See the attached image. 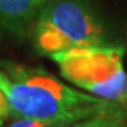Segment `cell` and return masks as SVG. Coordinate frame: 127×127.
Returning <instances> with one entry per match:
<instances>
[{"label": "cell", "mask_w": 127, "mask_h": 127, "mask_svg": "<svg viewBox=\"0 0 127 127\" xmlns=\"http://www.w3.org/2000/svg\"><path fill=\"white\" fill-rule=\"evenodd\" d=\"M9 72L10 75L0 72V91L7 97L10 114L17 119L28 117L61 126L124 107L82 93L42 69L14 65Z\"/></svg>", "instance_id": "6da1fadb"}, {"label": "cell", "mask_w": 127, "mask_h": 127, "mask_svg": "<svg viewBox=\"0 0 127 127\" xmlns=\"http://www.w3.org/2000/svg\"><path fill=\"white\" fill-rule=\"evenodd\" d=\"M65 81L100 99L127 107L124 50L103 44L50 55Z\"/></svg>", "instance_id": "7a4b0ae2"}, {"label": "cell", "mask_w": 127, "mask_h": 127, "mask_svg": "<svg viewBox=\"0 0 127 127\" xmlns=\"http://www.w3.org/2000/svg\"><path fill=\"white\" fill-rule=\"evenodd\" d=\"M34 47L44 55L103 44V26L82 0L48 1L34 24Z\"/></svg>", "instance_id": "3957f363"}, {"label": "cell", "mask_w": 127, "mask_h": 127, "mask_svg": "<svg viewBox=\"0 0 127 127\" xmlns=\"http://www.w3.org/2000/svg\"><path fill=\"white\" fill-rule=\"evenodd\" d=\"M50 0H0V26L23 31Z\"/></svg>", "instance_id": "277c9868"}, {"label": "cell", "mask_w": 127, "mask_h": 127, "mask_svg": "<svg viewBox=\"0 0 127 127\" xmlns=\"http://www.w3.org/2000/svg\"><path fill=\"white\" fill-rule=\"evenodd\" d=\"M126 122L127 109L126 107H119V109L110 110V112H103V113L95 114L91 117L82 119L78 122L51 127H126Z\"/></svg>", "instance_id": "5b68a950"}, {"label": "cell", "mask_w": 127, "mask_h": 127, "mask_svg": "<svg viewBox=\"0 0 127 127\" xmlns=\"http://www.w3.org/2000/svg\"><path fill=\"white\" fill-rule=\"evenodd\" d=\"M7 127H51V124L35 119H28V117H18L16 122L9 124Z\"/></svg>", "instance_id": "8992f818"}, {"label": "cell", "mask_w": 127, "mask_h": 127, "mask_svg": "<svg viewBox=\"0 0 127 127\" xmlns=\"http://www.w3.org/2000/svg\"><path fill=\"white\" fill-rule=\"evenodd\" d=\"M10 116V106L7 102V97L4 96V93L0 91V123L3 124L6 117Z\"/></svg>", "instance_id": "52a82bcc"}, {"label": "cell", "mask_w": 127, "mask_h": 127, "mask_svg": "<svg viewBox=\"0 0 127 127\" xmlns=\"http://www.w3.org/2000/svg\"><path fill=\"white\" fill-rule=\"evenodd\" d=\"M0 126H1V123H0Z\"/></svg>", "instance_id": "ba28073f"}, {"label": "cell", "mask_w": 127, "mask_h": 127, "mask_svg": "<svg viewBox=\"0 0 127 127\" xmlns=\"http://www.w3.org/2000/svg\"><path fill=\"white\" fill-rule=\"evenodd\" d=\"M0 72H1V71H0Z\"/></svg>", "instance_id": "9c48e42d"}]
</instances>
